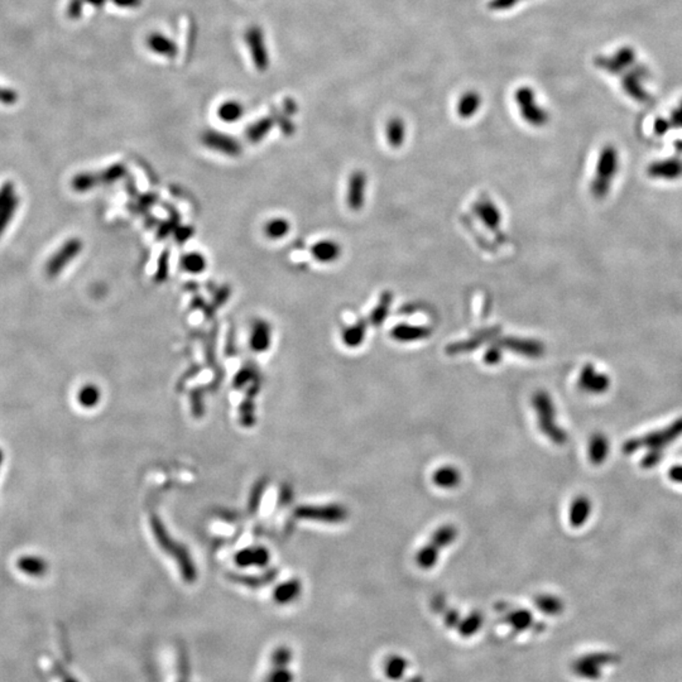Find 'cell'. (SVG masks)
I'll return each mask as SVG.
<instances>
[{
	"label": "cell",
	"mask_w": 682,
	"mask_h": 682,
	"mask_svg": "<svg viewBox=\"0 0 682 682\" xmlns=\"http://www.w3.org/2000/svg\"><path fill=\"white\" fill-rule=\"evenodd\" d=\"M681 436L682 417H680L663 428L625 441L623 453L625 455H632L639 450H647L643 459L641 460V466L643 469H652L662 460L663 451Z\"/></svg>",
	"instance_id": "1"
},
{
	"label": "cell",
	"mask_w": 682,
	"mask_h": 682,
	"mask_svg": "<svg viewBox=\"0 0 682 682\" xmlns=\"http://www.w3.org/2000/svg\"><path fill=\"white\" fill-rule=\"evenodd\" d=\"M532 404L537 416L538 427L543 435L558 446L565 445L569 440V436L565 430L561 426H558L556 419L558 412L550 395L544 390H537L532 398Z\"/></svg>",
	"instance_id": "2"
},
{
	"label": "cell",
	"mask_w": 682,
	"mask_h": 682,
	"mask_svg": "<svg viewBox=\"0 0 682 682\" xmlns=\"http://www.w3.org/2000/svg\"><path fill=\"white\" fill-rule=\"evenodd\" d=\"M618 161L619 160L616 148L612 146L603 148L596 164V175L591 182V193L594 198H604L608 196L612 180L618 171Z\"/></svg>",
	"instance_id": "3"
},
{
	"label": "cell",
	"mask_w": 682,
	"mask_h": 682,
	"mask_svg": "<svg viewBox=\"0 0 682 682\" xmlns=\"http://www.w3.org/2000/svg\"><path fill=\"white\" fill-rule=\"evenodd\" d=\"M514 99L520 108L522 117L529 124L533 126H543L549 122V114L536 102L535 93L532 88H518Z\"/></svg>",
	"instance_id": "4"
},
{
	"label": "cell",
	"mask_w": 682,
	"mask_h": 682,
	"mask_svg": "<svg viewBox=\"0 0 682 682\" xmlns=\"http://www.w3.org/2000/svg\"><path fill=\"white\" fill-rule=\"evenodd\" d=\"M613 656L605 653H589L584 654L572 663V671L582 680L595 681L603 675L605 666L613 663Z\"/></svg>",
	"instance_id": "5"
},
{
	"label": "cell",
	"mask_w": 682,
	"mask_h": 682,
	"mask_svg": "<svg viewBox=\"0 0 682 682\" xmlns=\"http://www.w3.org/2000/svg\"><path fill=\"white\" fill-rule=\"evenodd\" d=\"M82 242L79 238L68 239L64 243V245L59 248L47 262L46 265V274L50 278L57 277L61 272L65 269V267L70 265L71 261H74L82 250Z\"/></svg>",
	"instance_id": "6"
},
{
	"label": "cell",
	"mask_w": 682,
	"mask_h": 682,
	"mask_svg": "<svg viewBox=\"0 0 682 682\" xmlns=\"http://www.w3.org/2000/svg\"><path fill=\"white\" fill-rule=\"evenodd\" d=\"M578 384L584 392L598 396L610 388V378L605 373L598 372L593 364H587L580 372Z\"/></svg>",
	"instance_id": "7"
},
{
	"label": "cell",
	"mask_w": 682,
	"mask_h": 682,
	"mask_svg": "<svg viewBox=\"0 0 682 682\" xmlns=\"http://www.w3.org/2000/svg\"><path fill=\"white\" fill-rule=\"evenodd\" d=\"M202 143L206 147L215 151L216 153L225 154L229 157H236L242 152V146L233 137L222 133L209 131L202 137Z\"/></svg>",
	"instance_id": "8"
},
{
	"label": "cell",
	"mask_w": 682,
	"mask_h": 682,
	"mask_svg": "<svg viewBox=\"0 0 682 682\" xmlns=\"http://www.w3.org/2000/svg\"><path fill=\"white\" fill-rule=\"evenodd\" d=\"M366 189H367V176L363 171H355L349 177L348 181V193L346 202L352 211L361 210L366 204Z\"/></svg>",
	"instance_id": "9"
},
{
	"label": "cell",
	"mask_w": 682,
	"mask_h": 682,
	"mask_svg": "<svg viewBox=\"0 0 682 682\" xmlns=\"http://www.w3.org/2000/svg\"><path fill=\"white\" fill-rule=\"evenodd\" d=\"M245 41L249 46L250 53L254 61V65L259 70L265 71L269 65V56L265 50V38L261 28L252 27L245 35Z\"/></svg>",
	"instance_id": "10"
},
{
	"label": "cell",
	"mask_w": 682,
	"mask_h": 682,
	"mask_svg": "<svg viewBox=\"0 0 682 682\" xmlns=\"http://www.w3.org/2000/svg\"><path fill=\"white\" fill-rule=\"evenodd\" d=\"M383 675L389 682H404V672H412L411 661L402 654H390L383 661Z\"/></svg>",
	"instance_id": "11"
},
{
	"label": "cell",
	"mask_w": 682,
	"mask_h": 682,
	"mask_svg": "<svg viewBox=\"0 0 682 682\" xmlns=\"http://www.w3.org/2000/svg\"><path fill=\"white\" fill-rule=\"evenodd\" d=\"M500 346L517 352L527 358H541L544 352V345L532 339L506 338L500 341Z\"/></svg>",
	"instance_id": "12"
},
{
	"label": "cell",
	"mask_w": 682,
	"mask_h": 682,
	"mask_svg": "<svg viewBox=\"0 0 682 682\" xmlns=\"http://www.w3.org/2000/svg\"><path fill=\"white\" fill-rule=\"evenodd\" d=\"M504 622L511 629V634H522L524 632L533 629V616L527 609H511L504 614Z\"/></svg>",
	"instance_id": "13"
},
{
	"label": "cell",
	"mask_w": 682,
	"mask_h": 682,
	"mask_svg": "<svg viewBox=\"0 0 682 682\" xmlns=\"http://www.w3.org/2000/svg\"><path fill=\"white\" fill-rule=\"evenodd\" d=\"M311 256L315 261L323 265L337 262L341 257V247L332 239H323L316 242L311 248Z\"/></svg>",
	"instance_id": "14"
},
{
	"label": "cell",
	"mask_w": 682,
	"mask_h": 682,
	"mask_svg": "<svg viewBox=\"0 0 682 682\" xmlns=\"http://www.w3.org/2000/svg\"><path fill=\"white\" fill-rule=\"evenodd\" d=\"M648 176L662 180H675L682 176V160L672 158L653 162L647 169Z\"/></svg>",
	"instance_id": "15"
},
{
	"label": "cell",
	"mask_w": 682,
	"mask_h": 682,
	"mask_svg": "<svg viewBox=\"0 0 682 682\" xmlns=\"http://www.w3.org/2000/svg\"><path fill=\"white\" fill-rule=\"evenodd\" d=\"M474 211L482 219L485 227L492 229L493 231H498L502 224V214L499 213L498 207L494 205L492 200L482 198L474 205Z\"/></svg>",
	"instance_id": "16"
},
{
	"label": "cell",
	"mask_w": 682,
	"mask_h": 682,
	"mask_svg": "<svg viewBox=\"0 0 682 682\" xmlns=\"http://www.w3.org/2000/svg\"><path fill=\"white\" fill-rule=\"evenodd\" d=\"M250 346L256 352H265L272 341V326L271 323L265 321L263 319L257 320L253 323L252 334H250Z\"/></svg>",
	"instance_id": "17"
},
{
	"label": "cell",
	"mask_w": 682,
	"mask_h": 682,
	"mask_svg": "<svg viewBox=\"0 0 682 682\" xmlns=\"http://www.w3.org/2000/svg\"><path fill=\"white\" fill-rule=\"evenodd\" d=\"M591 511H593V506H591L590 499L587 497L580 495L578 498L574 499L571 506H570V511H569L570 524L575 529L582 527L587 523V520L590 518Z\"/></svg>",
	"instance_id": "18"
},
{
	"label": "cell",
	"mask_w": 682,
	"mask_h": 682,
	"mask_svg": "<svg viewBox=\"0 0 682 682\" xmlns=\"http://www.w3.org/2000/svg\"><path fill=\"white\" fill-rule=\"evenodd\" d=\"M431 335V330L425 326H415L401 323L390 331V337L401 343H412L418 340H425Z\"/></svg>",
	"instance_id": "19"
},
{
	"label": "cell",
	"mask_w": 682,
	"mask_h": 682,
	"mask_svg": "<svg viewBox=\"0 0 682 682\" xmlns=\"http://www.w3.org/2000/svg\"><path fill=\"white\" fill-rule=\"evenodd\" d=\"M609 441L605 435L594 433L587 445V456L593 465H602L608 459Z\"/></svg>",
	"instance_id": "20"
},
{
	"label": "cell",
	"mask_w": 682,
	"mask_h": 682,
	"mask_svg": "<svg viewBox=\"0 0 682 682\" xmlns=\"http://www.w3.org/2000/svg\"><path fill=\"white\" fill-rule=\"evenodd\" d=\"M17 567L30 578H42L48 571V564L38 556H22L17 561Z\"/></svg>",
	"instance_id": "21"
},
{
	"label": "cell",
	"mask_w": 682,
	"mask_h": 682,
	"mask_svg": "<svg viewBox=\"0 0 682 682\" xmlns=\"http://www.w3.org/2000/svg\"><path fill=\"white\" fill-rule=\"evenodd\" d=\"M433 483L442 489H454L462 482L460 471L454 466H444L433 473Z\"/></svg>",
	"instance_id": "22"
},
{
	"label": "cell",
	"mask_w": 682,
	"mask_h": 682,
	"mask_svg": "<svg viewBox=\"0 0 682 682\" xmlns=\"http://www.w3.org/2000/svg\"><path fill=\"white\" fill-rule=\"evenodd\" d=\"M291 231V222L287 220L286 218L276 216L269 220L265 221L263 227V234L269 240H281L286 238Z\"/></svg>",
	"instance_id": "23"
},
{
	"label": "cell",
	"mask_w": 682,
	"mask_h": 682,
	"mask_svg": "<svg viewBox=\"0 0 682 682\" xmlns=\"http://www.w3.org/2000/svg\"><path fill=\"white\" fill-rule=\"evenodd\" d=\"M148 47L157 55L166 57H175L177 53V46L172 39L166 37L161 33H152L147 41Z\"/></svg>",
	"instance_id": "24"
},
{
	"label": "cell",
	"mask_w": 682,
	"mask_h": 682,
	"mask_svg": "<svg viewBox=\"0 0 682 682\" xmlns=\"http://www.w3.org/2000/svg\"><path fill=\"white\" fill-rule=\"evenodd\" d=\"M482 106V97L475 91H469L460 97L456 105L457 115L462 119H469L477 114L479 108Z\"/></svg>",
	"instance_id": "25"
},
{
	"label": "cell",
	"mask_w": 682,
	"mask_h": 682,
	"mask_svg": "<svg viewBox=\"0 0 682 682\" xmlns=\"http://www.w3.org/2000/svg\"><path fill=\"white\" fill-rule=\"evenodd\" d=\"M386 135L389 146L393 148L402 147L406 140V125L404 120L399 117L390 119L386 126Z\"/></svg>",
	"instance_id": "26"
},
{
	"label": "cell",
	"mask_w": 682,
	"mask_h": 682,
	"mask_svg": "<svg viewBox=\"0 0 682 682\" xmlns=\"http://www.w3.org/2000/svg\"><path fill=\"white\" fill-rule=\"evenodd\" d=\"M181 268L189 274H201L207 267V261L200 252H189L181 258Z\"/></svg>",
	"instance_id": "27"
},
{
	"label": "cell",
	"mask_w": 682,
	"mask_h": 682,
	"mask_svg": "<svg viewBox=\"0 0 682 682\" xmlns=\"http://www.w3.org/2000/svg\"><path fill=\"white\" fill-rule=\"evenodd\" d=\"M535 604L540 612L547 616H558L564 610V602L556 595H538L535 599Z\"/></svg>",
	"instance_id": "28"
},
{
	"label": "cell",
	"mask_w": 682,
	"mask_h": 682,
	"mask_svg": "<svg viewBox=\"0 0 682 682\" xmlns=\"http://www.w3.org/2000/svg\"><path fill=\"white\" fill-rule=\"evenodd\" d=\"M366 334H367V323L364 321H360V323H354L352 326L346 328L343 331L341 338H343V341L346 346L358 348L364 341Z\"/></svg>",
	"instance_id": "29"
},
{
	"label": "cell",
	"mask_w": 682,
	"mask_h": 682,
	"mask_svg": "<svg viewBox=\"0 0 682 682\" xmlns=\"http://www.w3.org/2000/svg\"><path fill=\"white\" fill-rule=\"evenodd\" d=\"M243 115H244V106L239 102H235V100H229V102L221 104L219 106V111H218L219 119L227 124L236 123L238 120L242 119Z\"/></svg>",
	"instance_id": "30"
},
{
	"label": "cell",
	"mask_w": 682,
	"mask_h": 682,
	"mask_svg": "<svg viewBox=\"0 0 682 682\" xmlns=\"http://www.w3.org/2000/svg\"><path fill=\"white\" fill-rule=\"evenodd\" d=\"M273 124H274V120L271 119V117H263V119L258 120V122H256L254 124L250 125L249 128L247 129V138L252 143L261 142L269 133Z\"/></svg>",
	"instance_id": "31"
},
{
	"label": "cell",
	"mask_w": 682,
	"mask_h": 682,
	"mask_svg": "<svg viewBox=\"0 0 682 682\" xmlns=\"http://www.w3.org/2000/svg\"><path fill=\"white\" fill-rule=\"evenodd\" d=\"M439 551L440 550L436 546H433V543L426 544L425 547L418 551L416 555L417 565L425 570L433 569L439 560Z\"/></svg>",
	"instance_id": "32"
},
{
	"label": "cell",
	"mask_w": 682,
	"mask_h": 682,
	"mask_svg": "<svg viewBox=\"0 0 682 682\" xmlns=\"http://www.w3.org/2000/svg\"><path fill=\"white\" fill-rule=\"evenodd\" d=\"M456 537H457V531L454 526L446 524L433 533L431 543L433 546H436L439 550H441V549L448 547V544L454 542Z\"/></svg>",
	"instance_id": "33"
},
{
	"label": "cell",
	"mask_w": 682,
	"mask_h": 682,
	"mask_svg": "<svg viewBox=\"0 0 682 682\" xmlns=\"http://www.w3.org/2000/svg\"><path fill=\"white\" fill-rule=\"evenodd\" d=\"M99 184L97 173L93 172H82L73 178L71 186L76 192H86V191L94 189Z\"/></svg>",
	"instance_id": "34"
},
{
	"label": "cell",
	"mask_w": 682,
	"mask_h": 682,
	"mask_svg": "<svg viewBox=\"0 0 682 682\" xmlns=\"http://www.w3.org/2000/svg\"><path fill=\"white\" fill-rule=\"evenodd\" d=\"M18 205H19V198L15 195V198H12L4 209L0 210V236L4 233V230L7 229L9 222L13 219L15 216V211L18 209Z\"/></svg>",
	"instance_id": "35"
},
{
	"label": "cell",
	"mask_w": 682,
	"mask_h": 682,
	"mask_svg": "<svg viewBox=\"0 0 682 682\" xmlns=\"http://www.w3.org/2000/svg\"><path fill=\"white\" fill-rule=\"evenodd\" d=\"M390 303H392V294H386L381 299V302L379 305L375 308V311L372 312L370 315V323L378 326L381 325V321L387 317L388 315L389 308H390Z\"/></svg>",
	"instance_id": "36"
},
{
	"label": "cell",
	"mask_w": 682,
	"mask_h": 682,
	"mask_svg": "<svg viewBox=\"0 0 682 682\" xmlns=\"http://www.w3.org/2000/svg\"><path fill=\"white\" fill-rule=\"evenodd\" d=\"M99 398V392L95 387L93 386H86L84 388L81 389L80 396H79V399H80L82 406H93L95 404Z\"/></svg>",
	"instance_id": "37"
},
{
	"label": "cell",
	"mask_w": 682,
	"mask_h": 682,
	"mask_svg": "<svg viewBox=\"0 0 682 682\" xmlns=\"http://www.w3.org/2000/svg\"><path fill=\"white\" fill-rule=\"evenodd\" d=\"M15 186L12 181L4 182L0 187V210L4 209L8 202L15 198Z\"/></svg>",
	"instance_id": "38"
},
{
	"label": "cell",
	"mask_w": 682,
	"mask_h": 682,
	"mask_svg": "<svg viewBox=\"0 0 682 682\" xmlns=\"http://www.w3.org/2000/svg\"><path fill=\"white\" fill-rule=\"evenodd\" d=\"M503 358V354H502V346H491L486 352H485L484 360L485 363L488 366H495L498 364L499 361Z\"/></svg>",
	"instance_id": "39"
},
{
	"label": "cell",
	"mask_w": 682,
	"mask_h": 682,
	"mask_svg": "<svg viewBox=\"0 0 682 682\" xmlns=\"http://www.w3.org/2000/svg\"><path fill=\"white\" fill-rule=\"evenodd\" d=\"M19 99L18 93L13 88H1L0 86V103L4 105H15Z\"/></svg>",
	"instance_id": "40"
},
{
	"label": "cell",
	"mask_w": 682,
	"mask_h": 682,
	"mask_svg": "<svg viewBox=\"0 0 682 682\" xmlns=\"http://www.w3.org/2000/svg\"><path fill=\"white\" fill-rule=\"evenodd\" d=\"M84 4H85V0H70V3L67 6V17L71 19L80 18L82 10H84Z\"/></svg>",
	"instance_id": "41"
},
{
	"label": "cell",
	"mask_w": 682,
	"mask_h": 682,
	"mask_svg": "<svg viewBox=\"0 0 682 682\" xmlns=\"http://www.w3.org/2000/svg\"><path fill=\"white\" fill-rule=\"evenodd\" d=\"M520 0H492L489 7L494 10H506L509 8L514 7Z\"/></svg>",
	"instance_id": "42"
},
{
	"label": "cell",
	"mask_w": 682,
	"mask_h": 682,
	"mask_svg": "<svg viewBox=\"0 0 682 682\" xmlns=\"http://www.w3.org/2000/svg\"><path fill=\"white\" fill-rule=\"evenodd\" d=\"M668 477L677 484H682V465H676L668 471Z\"/></svg>",
	"instance_id": "43"
},
{
	"label": "cell",
	"mask_w": 682,
	"mask_h": 682,
	"mask_svg": "<svg viewBox=\"0 0 682 682\" xmlns=\"http://www.w3.org/2000/svg\"><path fill=\"white\" fill-rule=\"evenodd\" d=\"M113 3L120 8H137L140 7L142 0H113Z\"/></svg>",
	"instance_id": "44"
},
{
	"label": "cell",
	"mask_w": 682,
	"mask_h": 682,
	"mask_svg": "<svg viewBox=\"0 0 682 682\" xmlns=\"http://www.w3.org/2000/svg\"><path fill=\"white\" fill-rule=\"evenodd\" d=\"M667 129L668 123L666 120H661V119H659V120L656 122V124H654V131H656L657 134H660V135L661 134H665V133L667 132Z\"/></svg>",
	"instance_id": "45"
},
{
	"label": "cell",
	"mask_w": 682,
	"mask_h": 682,
	"mask_svg": "<svg viewBox=\"0 0 682 682\" xmlns=\"http://www.w3.org/2000/svg\"><path fill=\"white\" fill-rule=\"evenodd\" d=\"M105 1H106V0H85V3L91 4L93 7L96 8L103 7L104 4H105Z\"/></svg>",
	"instance_id": "46"
},
{
	"label": "cell",
	"mask_w": 682,
	"mask_h": 682,
	"mask_svg": "<svg viewBox=\"0 0 682 682\" xmlns=\"http://www.w3.org/2000/svg\"><path fill=\"white\" fill-rule=\"evenodd\" d=\"M1 462H3V451L0 450V466H1Z\"/></svg>",
	"instance_id": "47"
}]
</instances>
